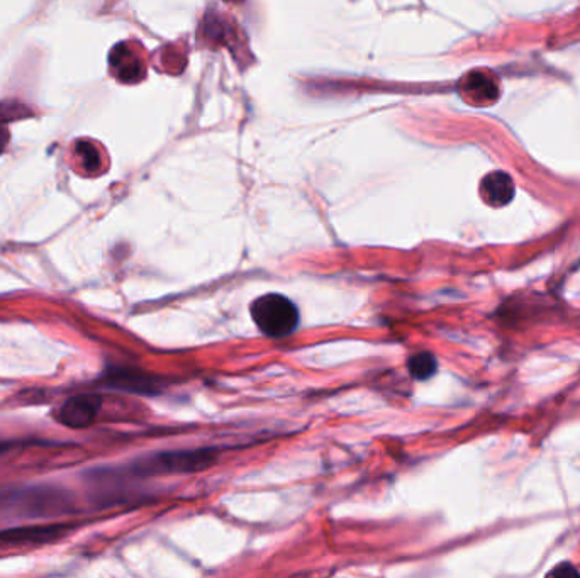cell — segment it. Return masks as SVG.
Listing matches in <instances>:
<instances>
[{
    "instance_id": "obj_13",
    "label": "cell",
    "mask_w": 580,
    "mask_h": 578,
    "mask_svg": "<svg viewBox=\"0 0 580 578\" xmlns=\"http://www.w3.org/2000/svg\"><path fill=\"white\" fill-rule=\"evenodd\" d=\"M7 143V133L4 129L0 128V151L4 150V146Z\"/></svg>"
},
{
    "instance_id": "obj_7",
    "label": "cell",
    "mask_w": 580,
    "mask_h": 578,
    "mask_svg": "<svg viewBox=\"0 0 580 578\" xmlns=\"http://www.w3.org/2000/svg\"><path fill=\"white\" fill-rule=\"evenodd\" d=\"M514 194H516V185L513 178L509 177L506 172L497 170V172L487 173L480 182L482 201L494 209L509 206L514 199Z\"/></svg>"
},
{
    "instance_id": "obj_6",
    "label": "cell",
    "mask_w": 580,
    "mask_h": 578,
    "mask_svg": "<svg viewBox=\"0 0 580 578\" xmlns=\"http://www.w3.org/2000/svg\"><path fill=\"white\" fill-rule=\"evenodd\" d=\"M101 382L109 389L124 390L129 394L155 395L160 392L157 378L150 377L148 373L140 372V370H133V368H109L102 375Z\"/></svg>"
},
{
    "instance_id": "obj_1",
    "label": "cell",
    "mask_w": 580,
    "mask_h": 578,
    "mask_svg": "<svg viewBox=\"0 0 580 578\" xmlns=\"http://www.w3.org/2000/svg\"><path fill=\"white\" fill-rule=\"evenodd\" d=\"M218 460V451L212 448L201 450L165 451L157 455L138 458L129 465V473L136 477L172 475V473L201 472L212 467Z\"/></svg>"
},
{
    "instance_id": "obj_3",
    "label": "cell",
    "mask_w": 580,
    "mask_h": 578,
    "mask_svg": "<svg viewBox=\"0 0 580 578\" xmlns=\"http://www.w3.org/2000/svg\"><path fill=\"white\" fill-rule=\"evenodd\" d=\"M6 501V507H14V511L31 514V516H46V514H60L67 511L70 504L67 495L56 489H45V487H34V489H23L7 497H2Z\"/></svg>"
},
{
    "instance_id": "obj_11",
    "label": "cell",
    "mask_w": 580,
    "mask_h": 578,
    "mask_svg": "<svg viewBox=\"0 0 580 578\" xmlns=\"http://www.w3.org/2000/svg\"><path fill=\"white\" fill-rule=\"evenodd\" d=\"M79 153L82 155V162H84V167L87 170H95V168L99 167L101 160H99V153H97L94 146L82 143Z\"/></svg>"
},
{
    "instance_id": "obj_2",
    "label": "cell",
    "mask_w": 580,
    "mask_h": 578,
    "mask_svg": "<svg viewBox=\"0 0 580 578\" xmlns=\"http://www.w3.org/2000/svg\"><path fill=\"white\" fill-rule=\"evenodd\" d=\"M251 317L258 329L270 338H284L299 324V309L285 295L267 294L251 304Z\"/></svg>"
},
{
    "instance_id": "obj_4",
    "label": "cell",
    "mask_w": 580,
    "mask_h": 578,
    "mask_svg": "<svg viewBox=\"0 0 580 578\" xmlns=\"http://www.w3.org/2000/svg\"><path fill=\"white\" fill-rule=\"evenodd\" d=\"M458 92L470 106H494L501 97V80L496 73L486 68H477L467 73L458 84Z\"/></svg>"
},
{
    "instance_id": "obj_5",
    "label": "cell",
    "mask_w": 580,
    "mask_h": 578,
    "mask_svg": "<svg viewBox=\"0 0 580 578\" xmlns=\"http://www.w3.org/2000/svg\"><path fill=\"white\" fill-rule=\"evenodd\" d=\"M102 399L97 394H80L70 397L56 414L58 421L72 429L89 428L101 411Z\"/></svg>"
},
{
    "instance_id": "obj_9",
    "label": "cell",
    "mask_w": 580,
    "mask_h": 578,
    "mask_svg": "<svg viewBox=\"0 0 580 578\" xmlns=\"http://www.w3.org/2000/svg\"><path fill=\"white\" fill-rule=\"evenodd\" d=\"M409 373L414 380H428V378L435 375L438 370V362H436L435 355H431L428 351H421L416 355L411 356L408 362Z\"/></svg>"
},
{
    "instance_id": "obj_10",
    "label": "cell",
    "mask_w": 580,
    "mask_h": 578,
    "mask_svg": "<svg viewBox=\"0 0 580 578\" xmlns=\"http://www.w3.org/2000/svg\"><path fill=\"white\" fill-rule=\"evenodd\" d=\"M111 62L114 67L119 70V77L126 80V82H136L141 77V63L136 56L131 53H121L118 55L116 51H112Z\"/></svg>"
},
{
    "instance_id": "obj_8",
    "label": "cell",
    "mask_w": 580,
    "mask_h": 578,
    "mask_svg": "<svg viewBox=\"0 0 580 578\" xmlns=\"http://www.w3.org/2000/svg\"><path fill=\"white\" fill-rule=\"evenodd\" d=\"M70 531L67 524H45L28 528L7 529L0 533V541L6 543H48L58 540Z\"/></svg>"
},
{
    "instance_id": "obj_12",
    "label": "cell",
    "mask_w": 580,
    "mask_h": 578,
    "mask_svg": "<svg viewBox=\"0 0 580 578\" xmlns=\"http://www.w3.org/2000/svg\"><path fill=\"white\" fill-rule=\"evenodd\" d=\"M547 578H580V573L570 563H562L557 568H553L552 572L548 573Z\"/></svg>"
},
{
    "instance_id": "obj_14",
    "label": "cell",
    "mask_w": 580,
    "mask_h": 578,
    "mask_svg": "<svg viewBox=\"0 0 580 578\" xmlns=\"http://www.w3.org/2000/svg\"><path fill=\"white\" fill-rule=\"evenodd\" d=\"M6 448H7V446L0 445V451H4V450H6Z\"/></svg>"
}]
</instances>
